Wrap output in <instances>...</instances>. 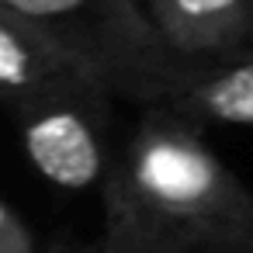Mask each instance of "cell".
I'll return each mask as SVG.
<instances>
[{"mask_svg":"<svg viewBox=\"0 0 253 253\" xmlns=\"http://www.w3.org/2000/svg\"><path fill=\"white\" fill-rule=\"evenodd\" d=\"M142 11L163 49L184 66L253 49V11L246 0H146Z\"/></svg>","mask_w":253,"mask_h":253,"instance_id":"cell-4","label":"cell"},{"mask_svg":"<svg viewBox=\"0 0 253 253\" xmlns=\"http://www.w3.org/2000/svg\"><path fill=\"white\" fill-rule=\"evenodd\" d=\"M97 90L77 63L39 28L0 11V104L11 111L42 97ZM101 94V90H97Z\"/></svg>","mask_w":253,"mask_h":253,"instance_id":"cell-5","label":"cell"},{"mask_svg":"<svg viewBox=\"0 0 253 253\" xmlns=\"http://www.w3.org/2000/svg\"><path fill=\"white\" fill-rule=\"evenodd\" d=\"M139 4H146V0H139Z\"/></svg>","mask_w":253,"mask_h":253,"instance_id":"cell-9","label":"cell"},{"mask_svg":"<svg viewBox=\"0 0 253 253\" xmlns=\"http://www.w3.org/2000/svg\"><path fill=\"white\" fill-rule=\"evenodd\" d=\"M246 4H250V11H253V0H246Z\"/></svg>","mask_w":253,"mask_h":253,"instance_id":"cell-8","label":"cell"},{"mask_svg":"<svg viewBox=\"0 0 253 253\" xmlns=\"http://www.w3.org/2000/svg\"><path fill=\"white\" fill-rule=\"evenodd\" d=\"M194 125H246L253 128V49L232 59L187 66L160 104Z\"/></svg>","mask_w":253,"mask_h":253,"instance_id":"cell-6","label":"cell"},{"mask_svg":"<svg viewBox=\"0 0 253 253\" xmlns=\"http://www.w3.org/2000/svg\"><path fill=\"white\" fill-rule=\"evenodd\" d=\"M0 253H39L28 225L7 201H0Z\"/></svg>","mask_w":253,"mask_h":253,"instance_id":"cell-7","label":"cell"},{"mask_svg":"<svg viewBox=\"0 0 253 253\" xmlns=\"http://www.w3.org/2000/svg\"><path fill=\"white\" fill-rule=\"evenodd\" d=\"M0 11L52 39L104 97L142 111L160 108L187 70L163 49L139 0H0Z\"/></svg>","mask_w":253,"mask_h":253,"instance_id":"cell-2","label":"cell"},{"mask_svg":"<svg viewBox=\"0 0 253 253\" xmlns=\"http://www.w3.org/2000/svg\"><path fill=\"white\" fill-rule=\"evenodd\" d=\"M32 167L63 191H87L108 173V97L73 90L14 108Z\"/></svg>","mask_w":253,"mask_h":253,"instance_id":"cell-3","label":"cell"},{"mask_svg":"<svg viewBox=\"0 0 253 253\" xmlns=\"http://www.w3.org/2000/svg\"><path fill=\"white\" fill-rule=\"evenodd\" d=\"M101 187V253H253V191L187 118L146 108Z\"/></svg>","mask_w":253,"mask_h":253,"instance_id":"cell-1","label":"cell"}]
</instances>
